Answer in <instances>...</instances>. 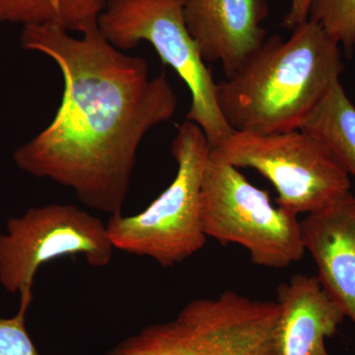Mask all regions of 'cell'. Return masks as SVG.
I'll return each instance as SVG.
<instances>
[{"label":"cell","mask_w":355,"mask_h":355,"mask_svg":"<svg viewBox=\"0 0 355 355\" xmlns=\"http://www.w3.org/2000/svg\"><path fill=\"white\" fill-rule=\"evenodd\" d=\"M309 19L323 28L347 55L355 49V0H314Z\"/></svg>","instance_id":"cell-14"},{"label":"cell","mask_w":355,"mask_h":355,"mask_svg":"<svg viewBox=\"0 0 355 355\" xmlns=\"http://www.w3.org/2000/svg\"><path fill=\"white\" fill-rule=\"evenodd\" d=\"M114 250L107 224L76 205L31 207L9 219L0 234V284L14 295H33L35 277L44 263L81 254L89 265L103 268Z\"/></svg>","instance_id":"cell-8"},{"label":"cell","mask_w":355,"mask_h":355,"mask_svg":"<svg viewBox=\"0 0 355 355\" xmlns=\"http://www.w3.org/2000/svg\"><path fill=\"white\" fill-rule=\"evenodd\" d=\"M277 301L235 291L191 300L170 321L147 326L105 355H279Z\"/></svg>","instance_id":"cell-3"},{"label":"cell","mask_w":355,"mask_h":355,"mask_svg":"<svg viewBox=\"0 0 355 355\" xmlns=\"http://www.w3.org/2000/svg\"><path fill=\"white\" fill-rule=\"evenodd\" d=\"M279 355H330L326 340L345 314L317 275L296 273L277 287Z\"/></svg>","instance_id":"cell-11"},{"label":"cell","mask_w":355,"mask_h":355,"mask_svg":"<svg viewBox=\"0 0 355 355\" xmlns=\"http://www.w3.org/2000/svg\"><path fill=\"white\" fill-rule=\"evenodd\" d=\"M288 39H266L232 76L217 83V104L233 132L300 130L343 70L340 46L314 21Z\"/></svg>","instance_id":"cell-2"},{"label":"cell","mask_w":355,"mask_h":355,"mask_svg":"<svg viewBox=\"0 0 355 355\" xmlns=\"http://www.w3.org/2000/svg\"><path fill=\"white\" fill-rule=\"evenodd\" d=\"M301 228L322 286L355 324V196L307 214Z\"/></svg>","instance_id":"cell-10"},{"label":"cell","mask_w":355,"mask_h":355,"mask_svg":"<svg viewBox=\"0 0 355 355\" xmlns=\"http://www.w3.org/2000/svg\"><path fill=\"white\" fill-rule=\"evenodd\" d=\"M80 35L23 26L21 46L55 62L64 93L50 125L18 147L13 160L31 176L73 191L89 209L116 216L142 140L171 120L178 98L164 73L150 78L146 60L114 48L98 25Z\"/></svg>","instance_id":"cell-1"},{"label":"cell","mask_w":355,"mask_h":355,"mask_svg":"<svg viewBox=\"0 0 355 355\" xmlns=\"http://www.w3.org/2000/svg\"><path fill=\"white\" fill-rule=\"evenodd\" d=\"M98 27L118 50H132L141 42L153 46L190 90L187 121L202 128L210 149L233 132L217 104V83L187 28L182 0H107Z\"/></svg>","instance_id":"cell-6"},{"label":"cell","mask_w":355,"mask_h":355,"mask_svg":"<svg viewBox=\"0 0 355 355\" xmlns=\"http://www.w3.org/2000/svg\"><path fill=\"white\" fill-rule=\"evenodd\" d=\"M187 28L205 62L232 76L266 40L265 0H182Z\"/></svg>","instance_id":"cell-9"},{"label":"cell","mask_w":355,"mask_h":355,"mask_svg":"<svg viewBox=\"0 0 355 355\" xmlns=\"http://www.w3.org/2000/svg\"><path fill=\"white\" fill-rule=\"evenodd\" d=\"M210 150L238 169L263 175L277 191V205L296 216L324 209L350 191L349 173L324 142L305 130L233 132Z\"/></svg>","instance_id":"cell-7"},{"label":"cell","mask_w":355,"mask_h":355,"mask_svg":"<svg viewBox=\"0 0 355 355\" xmlns=\"http://www.w3.org/2000/svg\"><path fill=\"white\" fill-rule=\"evenodd\" d=\"M107 0H0V24L51 25L69 32L98 25Z\"/></svg>","instance_id":"cell-12"},{"label":"cell","mask_w":355,"mask_h":355,"mask_svg":"<svg viewBox=\"0 0 355 355\" xmlns=\"http://www.w3.org/2000/svg\"><path fill=\"white\" fill-rule=\"evenodd\" d=\"M177 174L144 211L110 216L107 229L114 249L147 257L164 268L183 263L207 243L200 218V189L210 153L202 128L186 121L173 139Z\"/></svg>","instance_id":"cell-4"},{"label":"cell","mask_w":355,"mask_h":355,"mask_svg":"<svg viewBox=\"0 0 355 355\" xmlns=\"http://www.w3.org/2000/svg\"><path fill=\"white\" fill-rule=\"evenodd\" d=\"M300 130L324 142L345 171L355 177V106L340 81L331 86Z\"/></svg>","instance_id":"cell-13"},{"label":"cell","mask_w":355,"mask_h":355,"mask_svg":"<svg viewBox=\"0 0 355 355\" xmlns=\"http://www.w3.org/2000/svg\"><path fill=\"white\" fill-rule=\"evenodd\" d=\"M200 218L207 237L245 248L254 265L282 270L304 257L298 216L275 207L270 191L211 150L203 171Z\"/></svg>","instance_id":"cell-5"},{"label":"cell","mask_w":355,"mask_h":355,"mask_svg":"<svg viewBox=\"0 0 355 355\" xmlns=\"http://www.w3.org/2000/svg\"><path fill=\"white\" fill-rule=\"evenodd\" d=\"M314 0H291V8L282 21V26L294 30L309 19L311 7Z\"/></svg>","instance_id":"cell-16"},{"label":"cell","mask_w":355,"mask_h":355,"mask_svg":"<svg viewBox=\"0 0 355 355\" xmlns=\"http://www.w3.org/2000/svg\"><path fill=\"white\" fill-rule=\"evenodd\" d=\"M33 295L21 296L19 309L10 318H0V355H42L26 328V314Z\"/></svg>","instance_id":"cell-15"}]
</instances>
